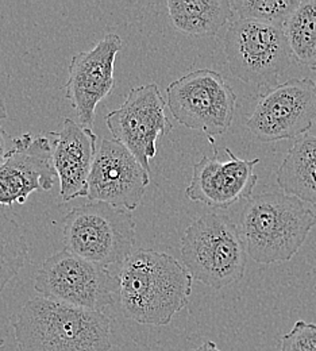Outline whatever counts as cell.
I'll return each instance as SVG.
<instances>
[{
  "mask_svg": "<svg viewBox=\"0 0 316 351\" xmlns=\"http://www.w3.org/2000/svg\"><path fill=\"white\" fill-rule=\"evenodd\" d=\"M118 300L125 316L145 326H167L186 307L193 278L172 256L139 249L117 274Z\"/></svg>",
  "mask_w": 316,
  "mask_h": 351,
  "instance_id": "obj_1",
  "label": "cell"
},
{
  "mask_svg": "<svg viewBox=\"0 0 316 351\" xmlns=\"http://www.w3.org/2000/svg\"><path fill=\"white\" fill-rule=\"evenodd\" d=\"M276 180L284 193L316 206V135L306 134L295 139Z\"/></svg>",
  "mask_w": 316,
  "mask_h": 351,
  "instance_id": "obj_16",
  "label": "cell"
},
{
  "mask_svg": "<svg viewBox=\"0 0 316 351\" xmlns=\"http://www.w3.org/2000/svg\"><path fill=\"white\" fill-rule=\"evenodd\" d=\"M121 49V37L111 33L71 60L65 96L76 112L77 123L84 128L90 129L97 104L114 87L115 58Z\"/></svg>",
  "mask_w": 316,
  "mask_h": 351,
  "instance_id": "obj_12",
  "label": "cell"
},
{
  "mask_svg": "<svg viewBox=\"0 0 316 351\" xmlns=\"http://www.w3.org/2000/svg\"><path fill=\"white\" fill-rule=\"evenodd\" d=\"M19 351H110L106 312L66 306L42 296L29 300L12 320Z\"/></svg>",
  "mask_w": 316,
  "mask_h": 351,
  "instance_id": "obj_2",
  "label": "cell"
},
{
  "mask_svg": "<svg viewBox=\"0 0 316 351\" xmlns=\"http://www.w3.org/2000/svg\"><path fill=\"white\" fill-rule=\"evenodd\" d=\"M53 142V167L60 180V196L64 202L87 197L88 178L97 154V135L80 123L65 118L61 132H50Z\"/></svg>",
  "mask_w": 316,
  "mask_h": 351,
  "instance_id": "obj_15",
  "label": "cell"
},
{
  "mask_svg": "<svg viewBox=\"0 0 316 351\" xmlns=\"http://www.w3.org/2000/svg\"><path fill=\"white\" fill-rule=\"evenodd\" d=\"M181 260L195 281L217 291L241 281L247 252L238 224L215 213L195 220L181 238Z\"/></svg>",
  "mask_w": 316,
  "mask_h": 351,
  "instance_id": "obj_4",
  "label": "cell"
},
{
  "mask_svg": "<svg viewBox=\"0 0 316 351\" xmlns=\"http://www.w3.org/2000/svg\"><path fill=\"white\" fill-rule=\"evenodd\" d=\"M195 351H222L219 350V348L217 346V343L211 342V341H206L203 345H200Z\"/></svg>",
  "mask_w": 316,
  "mask_h": 351,
  "instance_id": "obj_23",
  "label": "cell"
},
{
  "mask_svg": "<svg viewBox=\"0 0 316 351\" xmlns=\"http://www.w3.org/2000/svg\"><path fill=\"white\" fill-rule=\"evenodd\" d=\"M29 243L15 220L0 214V292L26 263Z\"/></svg>",
  "mask_w": 316,
  "mask_h": 351,
  "instance_id": "obj_19",
  "label": "cell"
},
{
  "mask_svg": "<svg viewBox=\"0 0 316 351\" xmlns=\"http://www.w3.org/2000/svg\"><path fill=\"white\" fill-rule=\"evenodd\" d=\"M300 0H232L231 7L239 19L284 25Z\"/></svg>",
  "mask_w": 316,
  "mask_h": 351,
  "instance_id": "obj_20",
  "label": "cell"
},
{
  "mask_svg": "<svg viewBox=\"0 0 316 351\" xmlns=\"http://www.w3.org/2000/svg\"><path fill=\"white\" fill-rule=\"evenodd\" d=\"M225 54L232 76L249 86L269 89L278 86L293 58L282 25L252 19H236L230 25Z\"/></svg>",
  "mask_w": 316,
  "mask_h": 351,
  "instance_id": "obj_6",
  "label": "cell"
},
{
  "mask_svg": "<svg viewBox=\"0 0 316 351\" xmlns=\"http://www.w3.org/2000/svg\"><path fill=\"white\" fill-rule=\"evenodd\" d=\"M18 145V138L11 136L3 128H0V167L11 157Z\"/></svg>",
  "mask_w": 316,
  "mask_h": 351,
  "instance_id": "obj_22",
  "label": "cell"
},
{
  "mask_svg": "<svg viewBox=\"0 0 316 351\" xmlns=\"http://www.w3.org/2000/svg\"><path fill=\"white\" fill-rule=\"evenodd\" d=\"M149 182L150 173L133 153L117 139L104 138L90 171L87 199L134 211Z\"/></svg>",
  "mask_w": 316,
  "mask_h": 351,
  "instance_id": "obj_11",
  "label": "cell"
},
{
  "mask_svg": "<svg viewBox=\"0 0 316 351\" xmlns=\"http://www.w3.org/2000/svg\"><path fill=\"white\" fill-rule=\"evenodd\" d=\"M210 142L214 146L212 138H210ZM225 152L228 160L221 161L214 146L212 157L204 156L193 165L192 180L185 189L189 200L210 207L228 208L241 200L253 197V189L258 181L254 168L260 160L238 158L228 147Z\"/></svg>",
  "mask_w": 316,
  "mask_h": 351,
  "instance_id": "obj_13",
  "label": "cell"
},
{
  "mask_svg": "<svg viewBox=\"0 0 316 351\" xmlns=\"http://www.w3.org/2000/svg\"><path fill=\"white\" fill-rule=\"evenodd\" d=\"M58 176L53 167V142L23 134L11 157L0 167V206L23 204L36 191H50Z\"/></svg>",
  "mask_w": 316,
  "mask_h": 351,
  "instance_id": "obj_14",
  "label": "cell"
},
{
  "mask_svg": "<svg viewBox=\"0 0 316 351\" xmlns=\"http://www.w3.org/2000/svg\"><path fill=\"white\" fill-rule=\"evenodd\" d=\"M168 107L182 126L206 132L208 138L231 128L236 95L225 77L211 69H196L167 88Z\"/></svg>",
  "mask_w": 316,
  "mask_h": 351,
  "instance_id": "obj_8",
  "label": "cell"
},
{
  "mask_svg": "<svg viewBox=\"0 0 316 351\" xmlns=\"http://www.w3.org/2000/svg\"><path fill=\"white\" fill-rule=\"evenodd\" d=\"M7 110H5V107H4V104H3V101L0 100V122L1 121H5L7 119Z\"/></svg>",
  "mask_w": 316,
  "mask_h": 351,
  "instance_id": "obj_24",
  "label": "cell"
},
{
  "mask_svg": "<svg viewBox=\"0 0 316 351\" xmlns=\"http://www.w3.org/2000/svg\"><path fill=\"white\" fill-rule=\"evenodd\" d=\"M168 11L178 30L197 37L217 36L234 14L228 0H171Z\"/></svg>",
  "mask_w": 316,
  "mask_h": 351,
  "instance_id": "obj_17",
  "label": "cell"
},
{
  "mask_svg": "<svg viewBox=\"0 0 316 351\" xmlns=\"http://www.w3.org/2000/svg\"><path fill=\"white\" fill-rule=\"evenodd\" d=\"M282 26L293 58L315 71L316 0H300Z\"/></svg>",
  "mask_w": 316,
  "mask_h": 351,
  "instance_id": "obj_18",
  "label": "cell"
},
{
  "mask_svg": "<svg viewBox=\"0 0 316 351\" xmlns=\"http://www.w3.org/2000/svg\"><path fill=\"white\" fill-rule=\"evenodd\" d=\"M315 72H316V69H315Z\"/></svg>",
  "mask_w": 316,
  "mask_h": 351,
  "instance_id": "obj_26",
  "label": "cell"
},
{
  "mask_svg": "<svg viewBox=\"0 0 316 351\" xmlns=\"http://www.w3.org/2000/svg\"><path fill=\"white\" fill-rule=\"evenodd\" d=\"M136 220L127 210L90 202L62 220L65 249L103 266L122 265L134 252Z\"/></svg>",
  "mask_w": 316,
  "mask_h": 351,
  "instance_id": "obj_5",
  "label": "cell"
},
{
  "mask_svg": "<svg viewBox=\"0 0 316 351\" xmlns=\"http://www.w3.org/2000/svg\"><path fill=\"white\" fill-rule=\"evenodd\" d=\"M315 118V82L295 77L260 97L246 128L263 142L297 139L308 134Z\"/></svg>",
  "mask_w": 316,
  "mask_h": 351,
  "instance_id": "obj_9",
  "label": "cell"
},
{
  "mask_svg": "<svg viewBox=\"0 0 316 351\" xmlns=\"http://www.w3.org/2000/svg\"><path fill=\"white\" fill-rule=\"evenodd\" d=\"M280 351H316V324L297 320L292 330L282 335Z\"/></svg>",
  "mask_w": 316,
  "mask_h": 351,
  "instance_id": "obj_21",
  "label": "cell"
},
{
  "mask_svg": "<svg viewBox=\"0 0 316 351\" xmlns=\"http://www.w3.org/2000/svg\"><path fill=\"white\" fill-rule=\"evenodd\" d=\"M316 215L300 199L284 192H265L246 202L239 232L247 256L257 263H288L302 249Z\"/></svg>",
  "mask_w": 316,
  "mask_h": 351,
  "instance_id": "obj_3",
  "label": "cell"
},
{
  "mask_svg": "<svg viewBox=\"0 0 316 351\" xmlns=\"http://www.w3.org/2000/svg\"><path fill=\"white\" fill-rule=\"evenodd\" d=\"M34 289L45 299L95 312L112 307L118 293V276L107 266L90 263L66 249L41 265Z\"/></svg>",
  "mask_w": 316,
  "mask_h": 351,
  "instance_id": "obj_7",
  "label": "cell"
},
{
  "mask_svg": "<svg viewBox=\"0 0 316 351\" xmlns=\"http://www.w3.org/2000/svg\"><path fill=\"white\" fill-rule=\"evenodd\" d=\"M0 351H5V349H4V346H3V342L0 341Z\"/></svg>",
  "mask_w": 316,
  "mask_h": 351,
  "instance_id": "obj_25",
  "label": "cell"
},
{
  "mask_svg": "<svg viewBox=\"0 0 316 351\" xmlns=\"http://www.w3.org/2000/svg\"><path fill=\"white\" fill-rule=\"evenodd\" d=\"M167 101L156 83L132 88L123 104L107 114L106 125L114 139L126 146L143 169L150 173V160L157 154V142L173 129Z\"/></svg>",
  "mask_w": 316,
  "mask_h": 351,
  "instance_id": "obj_10",
  "label": "cell"
}]
</instances>
